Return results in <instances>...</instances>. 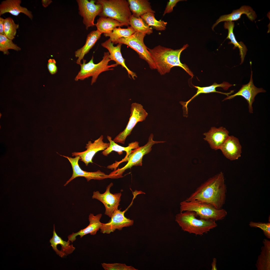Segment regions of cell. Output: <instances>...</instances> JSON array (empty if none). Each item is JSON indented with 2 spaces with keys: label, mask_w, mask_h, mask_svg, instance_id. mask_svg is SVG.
<instances>
[{
  "label": "cell",
  "mask_w": 270,
  "mask_h": 270,
  "mask_svg": "<svg viewBox=\"0 0 270 270\" xmlns=\"http://www.w3.org/2000/svg\"><path fill=\"white\" fill-rule=\"evenodd\" d=\"M180 204V212L193 211L200 219L218 221L223 219L227 214L224 209H218L210 204L197 200H185L181 202Z\"/></svg>",
  "instance_id": "obj_6"
},
{
  "label": "cell",
  "mask_w": 270,
  "mask_h": 270,
  "mask_svg": "<svg viewBox=\"0 0 270 270\" xmlns=\"http://www.w3.org/2000/svg\"><path fill=\"white\" fill-rule=\"evenodd\" d=\"M109 52H104L102 60L97 64L94 63L93 56L87 63H86V60L83 59L82 64L80 65V70L75 77V80L77 81L79 80H83L92 76L91 85H92L96 82L98 76L101 73L113 70V68L118 65L116 63L108 65L109 62L111 61L109 58Z\"/></svg>",
  "instance_id": "obj_7"
},
{
  "label": "cell",
  "mask_w": 270,
  "mask_h": 270,
  "mask_svg": "<svg viewBox=\"0 0 270 270\" xmlns=\"http://www.w3.org/2000/svg\"><path fill=\"white\" fill-rule=\"evenodd\" d=\"M188 46V44H186L180 49L174 50L159 45L152 49L148 48V49L154 60L156 69L161 75L169 73L172 67L178 66L192 78L193 73L187 66L182 63L180 60L181 52Z\"/></svg>",
  "instance_id": "obj_2"
},
{
  "label": "cell",
  "mask_w": 270,
  "mask_h": 270,
  "mask_svg": "<svg viewBox=\"0 0 270 270\" xmlns=\"http://www.w3.org/2000/svg\"><path fill=\"white\" fill-rule=\"evenodd\" d=\"M103 136L101 135L93 143L90 141H88L86 144V150L80 152H73L72 153V156H80V160L84 162L86 166H87L89 163H93L92 159L97 152L104 150L109 146L110 143L104 142L103 141Z\"/></svg>",
  "instance_id": "obj_14"
},
{
  "label": "cell",
  "mask_w": 270,
  "mask_h": 270,
  "mask_svg": "<svg viewBox=\"0 0 270 270\" xmlns=\"http://www.w3.org/2000/svg\"><path fill=\"white\" fill-rule=\"evenodd\" d=\"M105 270H138L133 267L127 266L125 264L119 263L101 264Z\"/></svg>",
  "instance_id": "obj_35"
},
{
  "label": "cell",
  "mask_w": 270,
  "mask_h": 270,
  "mask_svg": "<svg viewBox=\"0 0 270 270\" xmlns=\"http://www.w3.org/2000/svg\"><path fill=\"white\" fill-rule=\"evenodd\" d=\"M50 242L53 249L57 255L61 258L71 254L75 249L72 244H70V241H64L58 235L55 231L54 224L53 235Z\"/></svg>",
  "instance_id": "obj_22"
},
{
  "label": "cell",
  "mask_w": 270,
  "mask_h": 270,
  "mask_svg": "<svg viewBox=\"0 0 270 270\" xmlns=\"http://www.w3.org/2000/svg\"><path fill=\"white\" fill-rule=\"evenodd\" d=\"M245 14L248 19L252 21L254 20L257 16L255 11L249 6L244 5L239 9L234 10L230 14L221 16L213 25L212 29L214 28L220 22L224 21L232 22L238 20L243 14Z\"/></svg>",
  "instance_id": "obj_21"
},
{
  "label": "cell",
  "mask_w": 270,
  "mask_h": 270,
  "mask_svg": "<svg viewBox=\"0 0 270 270\" xmlns=\"http://www.w3.org/2000/svg\"><path fill=\"white\" fill-rule=\"evenodd\" d=\"M251 227L259 228L263 231L264 235L268 239L270 238V223L254 222L252 221L249 224Z\"/></svg>",
  "instance_id": "obj_36"
},
{
  "label": "cell",
  "mask_w": 270,
  "mask_h": 270,
  "mask_svg": "<svg viewBox=\"0 0 270 270\" xmlns=\"http://www.w3.org/2000/svg\"><path fill=\"white\" fill-rule=\"evenodd\" d=\"M181 0H170L168 2L167 5L164 12L163 16H164L167 13L172 12L173 10L174 7L178 2L182 1Z\"/></svg>",
  "instance_id": "obj_37"
},
{
  "label": "cell",
  "mask_w": 270,
  "mask_h": 270,
  "mask_svg": "<svg viewBox=\"0 0 270 270\" xmlns=\"http://www.w3.org/2000/svg\"><path fill=\"white\" fill-rule=\"evenodd\" d=\"M129 25L136 32H144L148 35L153 32L152 28L140 17H136L132 14L130 19Z\"/></svg>",
  "instance_id": "obj_31"
},
{
  "label": "cell",
  "mask_w": 270,
  "mask_h": 270,
  "mask_svg": "<svg viewBox=\"0 0 270 270\" xmlns=\"http://www.w3.org/2000/svg\"><path fill=\"white\" fill-rule=\"evenodd\" d=\"M78 6L79 14L83 18V22L86 29L95 26L94 22L96 17L101 12L102 7L100 4L95 3V1L91 0H77Z\"/></svg>",
  "instance_id": "obj_10"
},
{
  "label": "cell",
  "mask_w": 270,
  "mask_h": 270,
  "mask_svg": "<svg viewBox=\"0 0 270 270\" xmlns=\"http://www.w3.org/2000/svg\"><path fill=\"white\" fill-rule=\"evenodd\" d=\"M52 2L51 0H42V6L44 8H46Z\"/></svg>",
  "instance_id": "obj_40"
},
{
  "label": "cell",
  "mask_w": 270,
  "mask_h": 270,
  "mask_svg": "<svg viewBox=\"0 0 270 270\" xmlns=\"http://www.w3.org/2000/svg\"><path fill=\"white\" fill-rule=\"evenodd\" d=\"M96 4L102 7L100 17H110L119 22L122 26H128L132 16L129 4L126 0H98Z\"/></svg>",
  "instance_id": "obj_5"
},
{
  "label": "cell",
  "mask_w": 270,
  "mask_h": 270,
  "mask_svg": "<svg viewBox=\"0 0 270 270\" xmlns=\"http://www.w3.org/2000/svg\"><path fill=\"white\" fill-rule=\"evenodd\" d=\"M220 150L224 156L230 160H237L241 156V145L238 139L233 136H229Z\"/></svg>",
  "instance_id": "obj_18"
},
{
  "label": "cell",
  "mask_w": 270,
  "mask_h": 270,
  "mask_svg": "<svg viewBox=\"0 0 270 270\" xmlns=\"http://www.w3.org/2000/svg\"><path fill=\"white\" fill-rule=\"evenodd\" d=\"M48 61L47 67L49 72L52 74H55L58 71L56 60L54 59L50 58Z\"/></svg>",
  "instance_id": "obj_38"
},
{
  "label": "cell",
  "mask_w": 270,
  "mask_h": 270,
  "mask_svg": "<svg viewBox=\"0 0 270 270\" xmlns=\"http://www.w3.org/2000/svg\"><path fill=\"white\" fill-rule=\"evenodd\" d=\"M102 214H98L94 216L92 214H90L89 216V224L85 228L82 229L77 232H73L68 236V240L72 243L76 239V237L80 236L81 238L84 236L90 234L91 235H95L97 232L100 229L102 223L100 221L102 216Z\"/></svg>",
  "instance_id": "obj_20"
},
{
  "label": "cell",
  "mask_w": 270,
  "mask_h": 270,
  "mask_svg": "<svg viewBox=\"0 0 270 270\" xmlns=\"http://www.w3.org/2000/svg\"><path fill=\"white\" fill-rule=\"evenodd\" d=\"M226 191L224 174L220 172L201 184L186 200L205 202L220 209L225 203Z\"/></svg>",
  "instance_id": "obj_1"
},
{
  "label": "cell",
  "mask_w": 270,
  "mask_h": 270,
  "mask_svg": "<svg viewBox=\"0 0 270 270\" xmlns=\"http://www.w3.org/2000/svg\"><path fill=\"white\" fill-rule=\"evenodd\" d=\"M131 114L129 121L124 130L114 138L115 142L124 144L126 137L131 134L132 131L136 124L145 120L148 113L141 104L136 102L131 104Z\"/></svg>",
  "instance_id": "obj_9"
},
{
  "label": "cell",
  "mask_w": 270,
  "mask_h": 270,
  "mask_svg": "<svg viewBox=\"0 0 270 270\" xmlns=\"http://www.w3.org/2000/svg\"><path fill=\"white\" fill-rule=\"evenodd\" d=\"M130 10L132 15L137 18L149 12L155 13L150 3L148 0H128Z\"/></svg>",
  "instance_id": "obj_25"
},
{
  "label": "cell",
  "mask_w": 270,
  "mask_h": 270,
  "mask_svg": "<svg viewBox=\"0 0 270 270\" xmlns=\"http://www.w3.org/2000/svg\"><path fill=\"white\" fill-rule=\"evenodd\" d=\"M153 134H150L148 141L144 146L132 150L128 156L124 158L119 162H116L107 166L108 168L114 170L109 174L113 178H117L122 177V175L126 169L130 168L133 166H142L143 156L149 153L151 150L152 147L156 144L163 143L164 141H154L153 140Z\"/></svg>",
  "instance_id": "obj_3"
},
{
  "label": "cell",
  "mask_w": 270,
  "mask_h": 270,
  "mask_svg": "<svg viewBox=\"0 0 270 270\" xmlns=\"http://www.w3.org/2000/svg\"><path fill=\"white\" fill-rule=\"evenodd\" d=\"M21 0H6L1 2L0 4V16L7 12L17 16L22 13L32 20L33 16L31 11L26 8L21 6Z\"/></svg>",
  "instance_id": "obj_19"
},
{
  "label": "cell",
  "mask_w": 270,
  "mask_h": 270,
  "mask_svg": "<svg viewBox=\"0 0 270 270\" xmlns=\"http://www.w3.org/2000/svg\"><path fill=\"white\" fill-rule=\"evenodd\" d=\"M9 49L18 51L21 50V48L14 44L12 40L9 39L4 35L0 34V51L4 54L8 55L9 54Z\"/></svg>",
  "instance_id": "obj_34"
},
{
  "label": "cell",
  "mask_w": 270,
  "mask_h": 270,
  "mask_svg": "<svg viewBox=\"0 0 270 270\" xmlns=\"http://www.w3.org/2000/svg\"><path fill=\"white\" fill-rule=\"evenodd\" d=\"M19 25L15 23L13 19L10 17L4 19V35L8 38L13 40L15 38L16 30Z\"/></svg>",
  "instance_id": "obj_33"
},
{
  "label": "cell",
  "mask_w": 270,
  "mask_h": 270,
  "mask_svg": "<svg viewBox=\"0 0 270 270\" xmlns=\"http://www.w3.org/2000/svg\"><path fill=\"white\" fill-rule=\"evenodd\" d=\"M67 158L71 164L72 169L73 172L72 176L64 185L66 186L70 181L75 178L79 177H83L86 178L88 182L92 179L101 180L105 178H113L112 176L109 174H106L100 170L94 172H88L84 170L80 167L78 162L80 159L79 156H75L74 158L68 156L60 155Z\"/></svg>",
  "instance_id": "obj_12"
},
{
  "label": "cell",
  "mask_w": 270,
  "mask_h": 270,
  "mask_svg": "<svg viewBox=\"0 0 270 270\" xmlns=\"http://www.w3.org/2000/svg\"><path fill=\"white\" fill-rule=\"evenodd\" d=\"M101 34L96 30L91 31L88 35L84 45L75 52V57L78 58L76 62L77 64L80 65L81 64V60L84 59L85 55L89 52L100 38Z\"/></svg>",
  "instance_id": "obj_24"
},
{
  "label": "cell",
  "mask_w": 270,
  "mask_h": 270,
  "mask_svg": "<svg viewBox=\"0 0 270 270\" xmlns=\"http://www.w3.org/2000/svg\"><path fill=\"white\" fill-rule=\"evenodd\" d=\"M235 85V84H231L226 82H224L220 84L214 82L210 86L204 87H200L193 85L194 87L197 89L196 94L187 102H181L180 103L182 106L183 109L185 110L186 113L188 114L187 106L188 104L192 99L200 94L214 92L224 94L228 96L234 92V90H231L230 92L228 93L223 92L216 91V88L220 87L222 88L224 90H226L230 87Z\"/></svg>",
  "instance_id": "obj_23"
},
{
  "label": "cell",
  "mask_w": 270,
  "mask_h": 270,
  "mask_svg": "<svg viewBox=\"0 0 270 270\" xmlns=\"http://www.w3.org/2000/svg\"><path fill=\"white\" fill-rule=\"evenodd\" d=\"M234 26V22L232 21L225 22L224 25V28L225 29H228V36L226 38L230 40L231 41L228 42V44H234V47L233 48V49H234L237 47L239 49L240 54L241 58L240 64H241L244 62L247 51V49L245 45L242 42H238L236 40L233 32Z\"/></svg>",
  "instance_id": "obj_28"
},
{
  "label": "cell",
  "mask_w": 270,
  "mask_h": 270,
  "mask_svg": "<svg viewBox=\"0 0 270 270\" xmlns=\"http://www.w3.org/2000/svg\"><path fill=\"white\" fill-rule=\"evenodd\" d=\"M176 215V221L182 230L196 235H202L217 226L214 220L196 218L194 212L187 211Z\"/></svg>",
  "instance_id": "obj_4"
},
{
  "label": "cell",
  "mask_w": 270,
  "mask_h": 270,
  "mask_svg": "<svg viewBox=\"0 0 270 270\" xmlns=\"http://www.w3.org/2000/svg\"><path fill=\"white\" fill-rule=\"evenodd\" d=\"M252 72L251 71L250 78L249 82L247 84L242 85L239 90L235 94L228 96L223 101L230 100L237 96H241L244 97L248 104L249 112L250 113H253L252 107L256 96L260 92H265L266 91L262 88H258L254 85L252 78Z\"/></svg>",
  "instance_id": "obj_15"
},
{
  "label": "cell",
  "mask_w": 270,
  "mask_h": 270,
  "mask_svg": "<svg viewBox=\"0 0 270 270\" xmlns=\"http://www.w3.org/2000/svg\"><path fill=\"white\" fill-rule=\"evenodd\" d=\"M126 210L122 211L118 209L114 212L109 222L102 223L100 227V232L103 234H110L116 229L121 230L123 228L132 226L134 220L128 218L124 216Z\"/></svg>",
  "instance_id": "obj_13"
},
{
  "label": "cell",
  "mask_w": 270,
  "mask_h": 270,
  "mask_svg": "<svg viewBox=\"0 0 270 270\" xmlns=\"http://www.w3.org/2000/svg\"><path fill=\"white\" fill-rule=\"evenodd\" d=\"M107 138L110 142V145L108 147L104 150L102 152L103 155L105 156H107L113 151L117 152L119 155L122 154L123 153V151H124L126 152V155L124 158H126L130 154L132 149L137 148L140 147L139 142H132L128 144V146L124 147L115 143L112 140V138L110 136H108Z\"/></svg>",
  "instance_id": "obj_27"
},
{
  "label": "cell",
  "mask_w": 270,
  "mask_h": 270,
  "mask_svg": "<svg viewBox=\"0 0 270 270\" xmlns=\"http://www.w3.org/2000/svg\"><path fill=\"white\" fill-rule=\"evenodd\" d=\"M95 26L97 30L102 34L110 33L117 27L123 26L119 22L112 18L102 17L97 20Z\"/></svg>",
  "instance_id": "obj_29"
},
{
  "label": "cell",
  "mask_w": 270,
  "mask_h": 270,
  "mask_svg": "<svg viewBox=\"0 0 270 270\" xmlns=\"http://www.w3.org/2000/svg\"><path fill=\"white\" fill-rule=\"evenodd\" d=\"M154 13L149 12L140 17L148 25L158 31L165 30L166 28L167 22L164 20H158L155 18Z\"/></svg>",
  "instance_id": "obj_32"
},
{
  "label": "cell",
  "mask_w": 270,
  "mask_h": 270,
  "mask_svg": "<svg viewBox=\"0 0 270 270\" xmlns=\"http://www.w3.org/2000/svg\"><path fill=\"white\" fill-rule=\"evenodd\" d=\"M4 19L0 17V34L4 35Z\"/></svg>",
  "instance_id": "obj_39"
},
{
  "label": "cell",
  "mask_w": 270,
  "mask_h": 270,
  "mask_svg": "<svg viewBox=\"0 0 270 270\" xmlns=\"http://www.w3.org/2000/svg\"><path fill=\"white\" fill-rule=\"evenodd\" d=\"M136 32L131 26H128L127 28H121L120 27L116 28L109 33L103 34L105 37H109V38L114 44L117 40L122 38L129 37Z\"/></svg>",
  "instance_id": "obj_30"
},
{
  "label": "cell",
  "mask_w": 270,
  "mask_h": 270,
  "mask_svg": "<svg viewBox=\"0 0 270 270\" xmlns=\"http://www.w3.org/2000/svg\"><path fill=\"white\" fill-rule=\"evenodd\" d=\"M146 35L144 32H136L129 37L120 38L114 44H121L128 46L136 52L140 58L147 62L151 69H156L154 60L144 42Z\"/></svg>",
  "instance_id": "obj_8"
},
{
  "label": "cell",
  "mask_w": 270,
  "mask_h": 270,
  "mask_svg": "<svg viewBox=\"0 0 270 270\" xmlns=\"http://www.w3.org/2000/svg\"><path fill=\"white\" fill-rule=\"evenodd\" d=\"M216 259L215 258H214L213 259V261L212 264V270H217L216 267Z\"/></svg>",
  "instance_id": "obj_41"
},
{
  "label": "cell",
  "mask_w": 270,
  "mask_h": 270,
  "mask_svg": "<svg viewBox=\"0 0 270 270\" xmlns=\"http://www.w3.org/2000/svg\"><path fill=\"white\" fill-rule=\"evenodd\" d=\"M264 244L258 256L255 266L257 270H270V241L267 239L263 240Z\"/></svg>",
  "instance_id": "obj_26"
},
{
  "label": "cell",
  "mask_w": 270,
  "mask_h": 270,
  "mask_svg": "<svg viewBox=\"0 0 270 270\" xmlns=\"http://www.w3.org/2000/svg\"><path fill=\"white\" fill-rule=\"evenodd\" d=\"M113 185V183H110L103 194L98 191L94 192L92 196V198L97 199L104 204L106 209L105 214L110 218L118 209L122 195L121 192L113 194L110 192V188Z\"/></svg>",
  "instance_id": "obj_11"
},
{
  "label": "cell",
  "mask_w": 270,
  "mask_h": 270,
  "mask_svg": "<svg viewBox=\"0 0 270 270\" xmlns=\"http://www.w3.org/2000/svg\"><path fill=\"white\" fill-rule=\"evenodd\" d=\"M114 43L109 39L102 43L101 46L106 48L109 53V58L110 60H114L118 65H120L127 70L130 77L131 76L134 80L137 76L135 73L130 70L126 66L125 63V59L124 58L121 52V44H118L116 46H114Z\"/></svg>",
  "instance_id": "obj_17"
},
{
  "label": "cell",
  "mask_w": 270,
  "mask_h": 270,
  "mask_svg": "<svg viewBox=\"0 0 270 270\" xmlns=\"http://www.w3.org/2000/svg\"><path fill=\"white\" fill-rule=\"evenodd\" d=\"M229 134L228 131L222 126L212 127L208 132L203 134L205 136L204 139L208 142L212 149L216 150H220L228 137Z\"/></svg>",
  "instance_id": "obj_16"
}]
</instances>
